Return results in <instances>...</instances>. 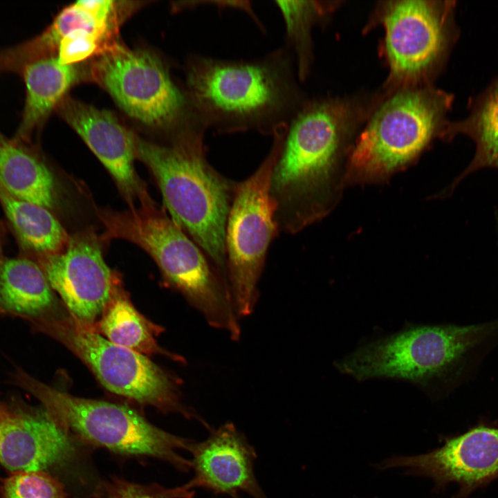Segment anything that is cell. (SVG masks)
Listing matches in <instances>:
<instances>
[{
	"label": "cell",
	"instance_id": "obj_23",
	"mask_svg": "<svg viewBox=\"0 0 498 498\" xmlns=\"http://www.w3.org/2000/svg\"><path fill=\"white\" fill-rule=\"evenodd\" d=\"M104 312L99 328L108 340L142 354L159 350L147 322L128 299L114 294Z\"/></svg>",
	"mask_w": 498,
	"mask_h": 498
},
{
	"label": "cell",
	"instance_id": "obj_24",
	"mask_svg": "<svg viewBox=\"0 0 498 498\" xmlns=\"http://www.w3.org/2000/svg\"><path fill=\"white\" fill-rule=\"evenodd\" d=\"M66 497L63 484L48 472H15L0 480V498Z\"/></svg>",
	"mask_w": 498,
	"mask_h": 498
},
{
	"label": "cell",
	"instance_id": "obj_7",
	"mask_svg": "<svg viewBox=\"0 0 498 498\" xmlns=\"http://www.w3.org/2000/svg\"><path fill=\"white\" fill-rule=\"evenodd\" d=\"M455 1L398 0L377 6L372 23L385 30L382 54L389 67L386 93L430 85L460 35Z\"/></svg>",
	"mask_w": 498,
	"mask_h": 498
},
{
	"label": "cell",
	"instance_id": "obj_21",
	"mask_svg": "<svg viewBox=\"0 0 498 498\" xmlns=\"http://www.w3.org/2000/svg\"><path fill=\"white\" fill-rule=\"evenodd\" d=\"M79 28L100 33L93 20L73 3L62 9L40 34L21 44L0 50V73L20 74L30 63L56 57L63 38L72 30Z\"/></svg>",
	"mask_w": 498,
	"mask_h": 498
},
{
	"label": "cell",
	"instance_id": "obj_13",
	"mask_svg": "<svg viewBox=\"0 0 498 498\" xmlns=\"http://www.w3.org/2000/svg\"><path fill=\"white\" fill-rule=\"evenodd\" d=\"M383 465L406 468L431 477L439 486L456 483L459 494L465 496L498 477V428L478 425L447 439L430 452L393 457Z\"/></svg>",
	"mask_w": 498,
	"mask_h": 498
},
{
	"label": "cell",
	"instance_id": "obj_2",
	"mask_svg": "<svg viewBox=\"0 0 498 498\" xmlns=\"http://www.w3.org/2000/svg\"><path fill=\"white\" fill-rule=\"evenodd\" d=\"M185 72V91L196 118L206 131L221 134L250 131L273 136L308 99L285 45L249 60L193 55Z\"/></svg>",
	"mask_w": 498,
	"mask_h": 498
},
{
	"label": "cell",
	"instance_id": "obj_28",
	"mask_svg": "<svg viewBox=\"0 0 498 498\" xmlns=\"http://www.w3.org/2000/svg\"><path fill=\"white\" fill-rule=\"evenodd\" d=\"M1 256V243H0V261L2 259Z\"/></svg>",
	"mask_w": 498,
	"mask_h": 498
},
{
	"label": "cell",
	"instance_id": "obj_15",
	"mask_svg": "<svg viewBox=\"0 0 498 498\" xmlns=\"http://www.w3.org/2000/svg\"><path fill=\"white\" fill-rule=\"evenodd\" d=\"M188 451L194 470V477L185 484L190 490L204 488L232 498L240 492L267 498L255 474V450L233 423L212 430L203 441H193Z\"/></svg>",
	"mask_w": 498,
	"mask_h": 498
},
{
	"label": "cell",
	"instance_id": "obj_25",
	"mask_svg": "<svg viewBox=\"0 0 498 498\" xmlns=\"http://www.w3.org/2000/svg\"><path fill=\"white\" fill-rule=\"evenodd\" d=\"M195 491L184 484L166 488L158 483L140 484L114 477L100 484L94 498H194Z\"/></svg>",
	"mask_w": 498,
	"mask_h": 498
},
{
	"label": "cell",
	"instance_id": "obj_12",
	"mask_svg": "<svg viewBox=\"0 0 498 498\" xmlns=\"http://www.w3.org/2000/svg\"><path fill=\"white\" fill-rule=\"evenodd\" d=\"M77 441L44 407L15 404L0 419V463L10 473L63 468L77 458Z\"/></svg>",
	"mask_w": 498,
	"mask_h": 498
},
{
	"label": "cell",
	"instance_id": "obj_14",
	"mask_svg": "<svg viewBox=\"0 0 498 498\" xmlns=\"http://www.w3.org/2000/svg\"><path fill=\"white\" fill-rule=\"evenodd\" d=\"M57 110L106 167L129 208L137 201L154 203L135 169L136 134L109 111L71 98L65 97Z\"/></svg>",
	"mask_w": 498,
	"mask_h": 498
},
{
	"label": "cell",
	"instance_id": "obj_3",
	"mask_svg": "<svg viewBox=\"0 0 498 498\" xmlns=\"http://www.w3.org/2000/svg\"><path fill=\"white\" fill-rule=\"evenodd\" d=\"M205 131L200 125L187 127L167 145L136 135V155L156 180L172 219L228 281L225 228L238 182L208 161Z\"/></svg>",
	"mask_w": 498,
	"mask_h": 498
},
{
	"label": "cell",
	"instance_id": "obj_19",
	"mask_svg": "<svg viewBox=\"0 0 498 498\" xmlns=\"http://www.w3.org/2000/svg\"><path fill=\"white\" fill-rule=\"evenodd\" d=\"M468 108L465 118L449 121L442 138L448 141L458 135H464L475 145L472 161L451 189L474 171L485 167L498 168V76L469 100Z\"/></svg>",
	"mask_w": 498,
	"mask_h": 498
},
{
	"label": "cell",
	"instance_id": "obj_18",
	"mask_svg": "<svg viewBox=\"0 0 498 498\" xmlns=\"http://www.w3.org/2000/svg\"><path fill=\"white\" fill-rule=\"evenodd\" d=\"M0 185L13 196L48 210L57 202L54 176L23 142L0 131Z\"/></svg>",
	"mask_w": 498,
	"mask_h": 498
},
{
	"label": "cell",
	"instance_id": "obj_29",
	"mask_svg": "<svg viewBox=\"0 0 498 498\" xmlns=\"http://www.w3.org/2000/svg\"><path fill=\"white\" fill-rule=\"evenodd\" d=\"M232 498H241V497H240L239 495H237V496H235V497H232Z\"/></svg>",
	"mask_w": 498,
	"mask_h": 498
},
{
	"label": "cell",
	"instance_id": "obj_6",
	"mask_svg": "<svg viewBox=\"0 0 498 498\" xmlns=\"http://www.w3.org/2000/svg\"><path fill=\"white\" fill-rule=\"evenodd\" d=\"M12 381L39 400L79 441L120 455L157 458L183 472L191 469L190 460L178 450L188 451L193 441L157 427L131 407L72 396L21 370L15 371Z\"/></svg>",
	"mask_w": 498,
	"mask_h": 498
},
{
	"label": "cell",
	"instance_id": "obj_11",
	"mask_svg": "<svg viewBox=\"0 0 498 498\" xmlns=\"http://www.w3.org/2000/svg\"><path fill=\"white\" fill-rule=\"evenodd\" d=\"M100 239L92 230L69 237L60 252L42 257L40 266L72 317L91 325L116 290V277L104 261Z\"/></svg>",
	"mask_w": 498,
	"mask_h": 498
},
{
	"label": "cell",
	"instance_id": "obj_8",
	"mask_svg": "<svg viewBox=\"0 0 498 498\" xmlns=\"http://www.w3.org/2000/svg\"><path fill=\"white\" fill-rule=\"evenodd\" d=\"M286 130L284 127L275 132L264 160L251 176L238 182L228 214L225 240L228 282L239 317L250 315L255 307L267 252L279 233L269 185Z\"/></svg>",
	"mask_w": 498,
	"mask_h": 498
},
{
	"label": "cell",
	"instance_id": "obj_27",
	"mask_svg": "<svg viewBox=\"0 0 498 498\" xmlns=\"http://www.w3.org/2000/svg\"><path fill=\"white\" fill-rule=\"evenodd\" d=\"M8 412V407L0 403V419L2 418Z\"/></svg>",
	"mask_w": 498,
	"mask_h": 498
},
{
	"label": "cell",
	"instance_id": "obj_26",
	"mask_svg": "<svg viewBox=\"0 0 498 498\" xmlns=\"http://www.w3.org/2000/svg\"><path fill=\"white\" fill-rule=\"evenodd\" d=\"M109 44L95 32L82 28L75 29L61 41L57 57L62 64H75L91 56L97 55Z\"/></svg>",
	"mask_w": 498,
	"mask_h": 498
},
{
	"label": "cell",
	"instance_id": "obj_22",
	"mask_svg": "<svg viewBox=\"0 0 498 498\" xmlns=\"http://www.w3.org/2000/svg\"><path fill=\"white\" fill-rule=\"evenodd\" d=\"M285 25V46L291 52L301 82L309 76L313 62L312 30L338 7L337 1H275Z\"/></svg>",
	"mask_w": 498,
	"mask_h": 498
},
{
	"label": "cell",
	"instance_id": "obj_4",
	"mask_svg": "<svg viewBox=\"0 0 498 498\" xmlns=\"http://www.w3.org/2000/svg\"><path fill=\"white\" fill-rule=\"evenodd\" d=\"M454 95L433 86L396 90L379 100L349 155L346 178L380 180L442 139Z\"/></svg>",
	"mask_w": 498,
	"mask_h": 498
},
{
	"label": "cell",
	"instance_id": "obj_10",
	"mask_svg": "<svg viewBox=\"0 0 498 498\" xmlns=\"http://www.w3.org/2000/svg\"><path fill=\"white\" fill-rule=\"evenodd\" d=\"M39 330L71 349L110 391L166 412L195 416L181 403L175 382L142 353L112 343L73 317H53Z\"/></svg>",
	"mask_w": 498,
	"mask_h": 498
},
{
	"label": "cell",
	"instance_id": "obj_16",
	"mask_svg": "<svg viewBox=\"0 0 498 498\" xmlns=\"http://www.w3.org/2000/svg\"><path fill=\"white\" fill-rule=\"evenodd\" d=\"M20 74L26 86V100L21 120L13 139L28 142L57 109L68 90L79 80L81 74L75 64H62L57 56L30 63Z\"/></svg>",
	"mask_w": 498,
	"mask_h": 498
},
{
	"label": "cell",
	"instance_id": "obj_20",
	"mask_svg": "<svg viewBox=\"0 0 498 498\" xmlns=\"http://www.w3.org/2000/svg\"><path fill=\"white\" fill-rule=\"evenodd\" d=\"M0 205L26 250L43 257L66 247L69 236L48 208L17 199L1 185Z\"/></svg>",
	"mask_w": 498,
	"mask_h": 498
},
{
	"label": "cell",
	"instance_id": "obj_17",
	"mask_svg": "<svg viewBox=\"0 0 498 498\" xmlns=\"http://www.w3.org/2000/svg\"><path fill=\"white\" fill-rule=\"evenodd\" d=\"M53 289L40 264L26 258L0 261V314L30 321L37 329L53 317Z\"/></svg>",
	"mask_w": 498,
	"mask_h": 498
},
{
	"label": "cell",
	"instance_id": "obj_9",
	"mask_svg": "<svg viewBox=\"0 0 498 498\" xmlns=\"http://www.w3.org/2000/svg\"><path fill=\"white\" fill-rule=\"evenodd\" d=\"M90 77L129 116L149 126H187L198 122L183 92L153 55L115 42L95 55Z\"/></svg>",
	"mask_w": 498,
	"mask_h": 498
},
{
	"label": "cell",
	"instance_id": "obj_5",
	"mask_svg": "<svg viewBox=\"0 0 498 498\" xmlns=\"http://www.w3.org/2000/svg\"><path fill=\"white\" fill-rule=\"evenodd\" d=\"M497 333L498 318L465 326H409L362 344L335 366L358 381L398 379L429 389L452 377L470 353Z\"/></svg>",
	"mask_w": 498,
	"mask_h": 498
},
{
	"label": "cell",
	"instance_id": "obj_1",
	"mask_svg": "<svg viewBox=\"0 0 498 498\" xmlns=\"http://www.w3.org/2000/svg\"><path fill=\"white\" fill-rule=\"evenodd\" d=\"M377 102L354 97L308 98L293 117L270 179L279 232L297 233L331 210L338 191V168Z\"/></svg>",
	"mask_w": 498,
	"mask_h": 498
}]
</instances>
